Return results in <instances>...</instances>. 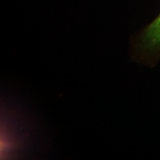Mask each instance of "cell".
Here are the masks:
<instances>
[{
	"mask_svg": "<svg viewBox=\"0 0 160 160\" xmlns=\"http://www.w3.org/2000/svg\"><path fill=\"white\" fill-rule=\"evenodd\" d=\"M144 42L149 48H160V14L146 30Z\"/></svg>",
	"mask_w": 160,
	"mask_h": 160,
	"instance_id": "obj_1",
	"label": "cell"
}]
</instances>
